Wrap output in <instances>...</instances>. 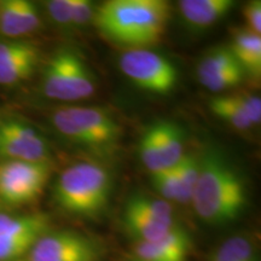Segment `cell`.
<instances>
[{
	"label": "cell",
	"mask_w": 261,
	"mask_h": 261,
	"mask_svg": "<svg viewBox=\"0 0 261 261\" xmlns=\"http://www.w3.org/2000/svg\"><path fill=\"white\" fill-rule=\"evenodd\" d=\"M171 5L165 0H109L98 6L93 23L104 38L127 48H148L165 37Z\"/></svg>",
	"instance_id": "6da1fadb"
},
{
	"label": "cell",
	"mask_w": 261,
	"mask_h": 261,
	"mask_svg": "<svg viewBox=\"0 0 261 261\" xmlns=\"http://www.w3.org/2000/svg\"><path fill=\"white\" fill-rule=\"evenodd\" d=\"M242 178L223 156L215 151L200 158V175L191 203L201 220L210 225H226L237 220L246 207Z\"/></svg>",
	"instance_id": "7a4b0ae2"
},
{
	"label": "cell",
	"mask_w": 261,
	"mask_h": 261,
	"mask_svg": "<svg viewBox=\"0 0 261 261\" xmlns=\"http://www.w3.org/2000/svg\"><path fill=\"white\" fill-rule=\"evenodd\" d=\"M112 192V177L97 163L81 162L65 168L54 188L56 203L68 213L94 217L106 210Z\"/></svg>",
	"instance_id": "3957f363"
},
{
	"label": "cell",
	"mask_w": 261,
	"mask_h": 261,
	"mask_svg": "<svg viewBox=\"0 0 261 261\" xmlns=\"http://www.w3.org/2000/svg\"><path fill=\"white\" fill-rule=\"evenodd\" d=\"M51 122L63 138L85 148H112L121 135L116 120L98 107H60L52 113Z\"/></svg>",
	"instance_id": "277c9868"
},
{
	"label": "cell",
	"mask_w": 261,
	"mask_h": 261,
	"mask_svg": "<svg viewBox=\"0 0 261 261\" xmlns=\"http://www.w3.org/2000/svg\"><path fill=\"white\" fill-rule=\"evenodd\" d=\"M41 92L48 99L74 102L93 96L96 80L79 55L61 48L48 58L41 75Z\"/></svg>",
	"instance_id": "5b68a950"
},
{
	"label": "cell",
	"mask_w": 261,
	"mask_h": 261,
	"mask_svg": "<svg viewBox=\"0 0 261 261\" xmlns=\"http://www.w3.org/2000/svg\"><path fill=\"white\" fill-rule=\"evenodd\" d=\"M50 161H0V202L8 205L33 203L50 180Z\"/></svg>",
	"instance_id": "8992f818"
},
{
	"label": "cell",
	"mask_w": 261,
	"mask_h": 261,
	"mask_svg": "<svg viewBox=\"0 0 261 261\" xmlns=\"http://www.w3.org/2000/svg\"><path fill=\"white\" fill-rule=\"evenodd\" d=\"M120 69L139 89L154 94H169L178 81L171 61L149 48L126 50L119 60Z\"/></svg>",
	"instance_id": "52a82bcc"
},
{
	"label": "cell",
	"mask_w": 261,
	"mask_h": 261,
	"mask_svg": "<svg viewBox=\"0 0 261 261\" xmlns=\"http://www.w3.org/2000/svg\"><path fill=\"white\" fill-rule=\"evenodd\" d=\"M122 223L137 242H156L177 225L168 202L144 195L129 197L123 210Z\"/></svg>",
	"instance_id": "ba28073f"
},
{
	"label": "cell",
	"mask_w": 261,
	"mask_h": 261,
	"mask_svg": "<svg viewBox=\"0 0 261 261\" xmlns=\"http://www.w3.org/2000/svg\"><path fill=\"white\" fill-rule=\"evenodd\" d=\"M102 246L75 231H48L18 261H99Z\"/></svg>",
	"instance_id": "9c48e42d"
},
{
	"label": "cell",
	"mask_w": 261,
	"mask_h": 261,
	"mask_svg": "<svg viewBox=\"0 0 261 261\" xmlns=\"http://www.w3.org/2000/svg\"><path fill=\"white\" fill-rule=\"evenodd\" d=\"M47 140L34 127L15 117H0L2 161H50Z\"/></svg>",
	"instance_id": "30bf717a"
},
{
	"label": "cell",
	"mask_w": 261,
	"mask_h": 261,
	"mask_svg": "<svg viewBox=\"0 0 261 261\" xmlns=\"http://www.w3.org/2000/svg\"><path fill=\"white\" fill-rule=\"evenodd\" d=\"M40 63V50L27 39L0 40V85L12 87L28 80Z\"/></svg>",
	"instance_id": "8fae6325"
},
{
	"label": "cell",
	"mask_w": 261,
	"mask_h": 261,
	"mask_svg": "<svg viewBox=\"0 0 261 261\" xmlns=\"http://www.w3.org/2000/svg\"><path fill=\"white\" fill-rule=\"evenodd\" d=\"M41 27L40 11L29 0L0 2V34L5 39H24Z\"/></svg>",
	"instance_id": "7c38bea8"
},
{
	"label": "cell",
	"mask_w": 261,
	"mask_h": 261,
	"mask_svg": "<svg viewBox=\"0 0 261 261\" xmlns=\"http://www.w3.org/2000/svg\"><path fill=\"white\" fill-rule=\"evenodd\" d=\"M191 240L177 224L156 242H136L135 253L139 261H187Z\"/></svg>",
	"instance_id": "4fadbf2b"
},
{
	"label": "cell",
	"mask_w": 261,
	"mask_h": 261,
	"mask_svg": "<svg viewBox=\"0 0 261 261\" xmlns=\"http://www.w3.org/2000/svg\"><path fill=\"white\" fill-rule=\"evenodd\" d=\"M163 169L174 167L184 156V135L175 122L161 120L148 127Z\"/></svg>",
	"instance_id": "5bb4252c"
},
{
	"label": "cell",
	"mask_w": 261,
	"mask_h": 261,
	"mask_svg": "<svg viewBox=\"0 0 261 261\" xmlns=\"http://www.w3.org/2000/svg\"><path fill=\"white\" fill-rule=\"evenodd\" d=\"M232 0H181L182 18L195 29H205L223 19L232 10Z\"/></svg>",
	"instance_id": "9a60e30c"
},
{
	"label": "cell",
	"mask_w": 261,
	"mask_h": 261,
	"mask_svg": "<svg viewBox=\"0 0 261 261\" xmlns=\"http://www.w3.org/2000/svg\"><path fill=\"white\" fill-rule=\"evenodd\" d=\"M243 73L256 79L261 75V37L250 31H237L228 46Z\"/></svg>",
	"instance_id": "2e32d148"
},
{
	"label": "cell",
	"mask_w": 261,
	"mask_h": 261,
	"mask_svg": "<svg viewBox=\"0 0 261 261\" xmlns=\"http://www.w3.org/2000/svg\"><path fill=\"white\" fill-rule=\"evenodd\" d=\"M29 231L48 232L50 218L42 213L15 215L0 212V237Z\"/></svg>",
	"instance_id": "e0dca14e"
},
{
	"label": "cell",
	"mask_w": 261,
	"mask_h": 261,
	"mask_svg": "<svg viewBox=\"0 0 261 261\" xmlns=\"http://www.w3.org/2000/svg\"><path fill=\"white\" fill-rule=\"evenodd\" d=\"M210 109L215 116L241 132H248L254 127L244 114L242 108L234 100L233 96H218L212 98L210 100Z\"/></svg>",
	"instance_id": "ac0fdd59"
},
{
	"label": "cell",
	"mask_w": 261,
	"mask_h": 261,
	"mask_svg": "<svg viewBox=\"0 0 261 261\" xmlns=\"http://www.w3.org/2000/svg\"><path fill=\"white\" fill-rule=\"evenodd\" d=\"M173 169L178 180L180 203L187 204L191 202L200 175V158L194 154H184Z\"/></svg>",
	"instance_id": "d6986e66"
},
{
	"label": "cell",
	"mask_w": 261,
	"mask_h": 261,
	"mask_svg": "<svg viewBox=\"0 0 261 261\" xmlns=\"http://www.w3.org/2000/svg\"><path fill=\"white\" fill-rule=\"evenodd\" d=\"M46 232L29 231L0 237V261H18L27 255L33 244Z\"/></svg>",
	"instance_id": "ffe728a7"
},
{
	"label": "cell",
	"mask_w": 261,
	"mask_h": 261,
	"mask_svg": "<svg viewBox=\"0 0 261 261\" xmlns=\"http://www.w3.org/2000/svg\"><path fill=\"white\" fill-rule=\"evenodd\" d=\"M240 65L227 47H215L204 55L197 65L198 81L210 77L221 70Z\"/></svg>",
	"instance_id": "44dd1931"
},
{
	"label": "cell",
	"mask_w": 261,
	"mask_h": 261,
	"mask_svg": "<svg viewBox=\"0 0 261 261\" xmlns=\"http://www.w3.org/2000/svg\"><path fill=\"white\" fill-rule=\"evenodd\" d=\"M243 70L240 65L228 68V69L221 70L219 73L212 75L210 77L201 80L200 84L205 89L213 91V92H220L231 87L237 86L243 80Z\"/></svg>",
	"instance_id": "7402d4cb"
},
{
	"label": "cell",
	"mask_w": 261,
	"mask_h": 261,
	"mask_svg": "<svg viewBox=\"0 0 261 261\" xmlns=\"http://www.w3.org/2000/svg\"><path fill=\"white\" fill-rule=\"evenodd\" d=\"M151 182L154 185L155 190L163 198H166L167 201L180 203V192H179L178 180L173 167L152 173Z\"/></svg>",
	"instance_id": "603a6c76"
},
{
	"label": "cell",
	"mask_w": 261,
	"mask_h": 261,
	"mask_svg": "<svg viewBox=\"0 0 261 261\" xmlns=\"http://www.w3.org/2000/svg\"><path fill=\"white\" fill-rule=\"evenodd\" d=\"M220 247L234 261H257L255 248L249 238L244 236L236 234V236L227 238Z\"/></svg>",
	"instance_id": "cb8c5ba5"
},
{
	"label": "cell",
	"mask_w": 261,
	"mask_h": 261,
	"mask_svg": "<svg viewBox=\"0 0 261 261\" xmlns=\"http://www.w3.org/2000/svg\"><path fill=\"white\" fill-rule=\"evenodd\" d=\"M46 9L55 23L62 27L71 25V0H50L46 3Z\"/></svg>",
	"instance_id": "d4e9b609"
},
{
	"label": "cell",
	"mask_w": 261,
	"mask_h": 261,
	"mask_svg": "<svg viewBox=\"0 0 261 261\" xmlns=\"http://www.w3.org/2000/svg\"><path fill=\"white\" fill-rule=\"evenodd\" d=\"M234 100H236L238 106L242 108V110L246 114L253 126L255 127L259 125L261 121V102L260 98L256 96H252V94L241 93V94H233Z\"/></svg>",
	"instance_id": "484cf974"
},
{
	"label": "cell",
	"mask_w": 261,
	"mask_h": 261,
	"mask_svg": "<svg viewBox=\"0 0 261 261\" xmlns=\"http://www.w3.org/2000/svg\"><path fill=\"white\" fill-rule=\"evenodd\" d=\"M93 4L90 0H71V25H86L93 18Z\"/></svg>",
	"instance_id": "4316f807"
},
{
	"label": "cell",
	"mask_w": 261,
	"mask_h": 261,
	"mask_svg": "<svg viewBox=\"0 0 261 261\" xmlns=\"http://www.w3.org/2000/svg\"><path fill=\"white\" fill-rule=\"evenodd\" d=\"M243 15L249 25L248 31L253 32L254 34L260 35L261 33V2L254 0L250 2L246 8L243 9Z\"/></svg>",
	"instance_id": "83f0119b"
},
{
	"label": "cell",
	"mask_w": 261,
	"mask_h": 261,
	"mask_svg": "<svg viewBox=\"0 0 261 261\" xmlns=\"http://www.w3.org/2000/svg\"><path fill=\"white\" fill-rule=\"evenodd\" d=\"M211 261H234L228 254L225 252L223 248H218L215 249L213 254L211 255Z\"/></svg>",
	"instance_id": "f1b7e54d"
},
{
	"label": "cell",
	"mask_w": 261,
	"mask_h": 261,
	"mask_svg": "<svg viewBox=\"0 0 261 261\" xmlns=\"http://www.w3.org/2000/svg\"><path fill=\"white\" fill-rule=\"evenodd\" d=\"M138 261H139V260H138Z\"/></svg>",
	"instance_id": "f546056e"
}]
</instances>
